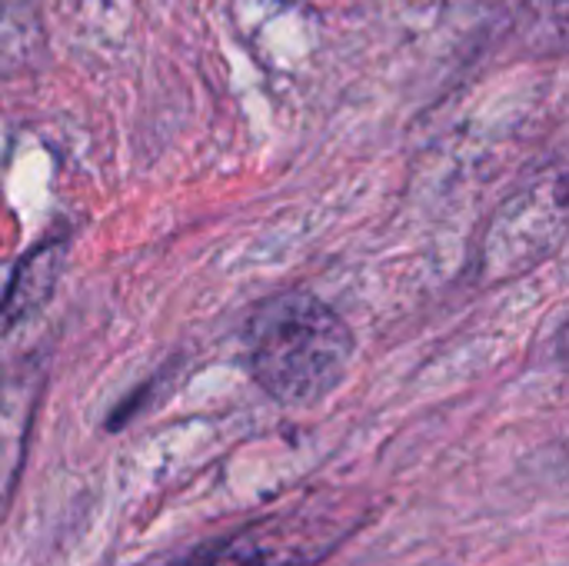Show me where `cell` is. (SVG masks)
I'll return each instance as SVG.
<instances>
[{"instance_id": "obj_1", "label": "cell", "mask_w": 569, "mask_h": 566, "mask_svg": "<svg viewBox=\"0 0 569 566\" xmlns=\"http://www.w3.org/2000/svg\"><path fill=\"white\" fill-rule=\"evenodd\" d=\"M250 370L283 407H313L347 380L353 330L313 294L293 290L260 304L247 327Z\"/></svg>"}, {"instance_id": "obj_2", "label": "cell", "mask_w": 569, "mask_h": 566, "mask_svg": "<svg viewBox=\"0 0 569 566\" xmlns=\"http://www.w3.org/2000/svg\"><path fill=\"white\" fill-rule=\"evenodd\" d=\"M353 507H293L223 537L193 557L190 566H320L353 534Z\"/></svg>"}, {"instance_id": "obj_3", "label": "cell", "mask_w": 569, "mask_h": 566, "mask_svg": "<svg viewBox=\"0 0 569 566\" xmlns=\"http://www.w3.org/2000/svg\"><path fill=\"white\" fill-rule=\"evenodd\" d=\"M40 390H43L40 370H20L0 380V524L10 510V500L23 470Z\"/></svg>"}, {"instance_id": "obj_4", "label": "cell", "mask_w": 569, "mask_h": 566, "mask_svg": "<svg viewBox=\"0 0 569 566\" xmlns=\"http://www.w3.org/2000/svg\"><path fill=\"white\" fill-rule=\"evenodd\" d=\"M63 244H43L33 254H27L0 300V337L13 334L20 324H27L37 310L47 307V300L57 290L60 270H63Z\"/></svg>"}, {"instance_id": "obj_5", "label": "cell", "mask_w": 569, "mask_h": 566, "mask_svg": "<svg viewBox=\"0 0 569 566\" xmlns=\"http://www.w3.org/2000/svg\"><path fill=\"white\" fill-rule=\"evenodd\" d=\"M517 40L533 57H567L569 0H527L517 17Z\"/></svg>"}, {"instance_id": "obj_6", "label": "cell", "mask_w": 569, "mask_h": 566, "mask_svg": "<svg viewBox=\"0 0 569 566\" xmlns=\"http://www.w3.org/2000/svg\"><path fill=\"white\" fill-rule=\"evenodd\" d=\"M40 47V17L33 0H0V57L27 60Z\"/></svg>"}, {"instance_id": "obj_7", "label": "cell", "mask_w": 569, "mask_h": 566, "mask_svg": "<svg viewBox=\"0 0 569 566\" xmlns=\"http://www.w3.org/2000/svg\"><path fill=\"white\" fill-rule=\"evenodd\" d=\"M557 350H560L563 357H569V317L567 324L560 327V334H557Z\"/></svg>"}]
</instances>
